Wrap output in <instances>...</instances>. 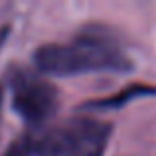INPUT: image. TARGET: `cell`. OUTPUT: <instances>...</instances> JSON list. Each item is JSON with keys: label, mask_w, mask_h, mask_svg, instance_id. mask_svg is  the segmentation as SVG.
Wrapping results in <instances>:
<instances>
[{"label": "cell", "mask_w": 156, "mask_h": 156, "mask_svg": "<svg viewBox=\"0 0 156 156\" xmlns=\"http://www.w3.org/2000/svg\"><path fill=\"white\" fill-rule=\"evenodd\" d=\"M34 142H36V138L24 134V136H20L18 140H14L8 146L4 156H34Z\"/></svg>", "instance_id": "obj_5"}, {"label": "cell", "mask_w": 156, "mask_h": 156, "mask_svg": "<svg viewBox=\"0 0 156 156\" xmlns=\"http://www.w3.org/2000/svg\"><path fill=\"white\" fill-rule=\"evenodd\" d=\"M2 103H4V89L0 85V119H2Z\"/></svg>", "instance_id": "obj_6"}, {"label": "cell", "mask_w": 156, "mask_h": 156, "mask_svg": "<svg viewBox=\"0 0 156 156\" xmlns=\"http://www.w3.org/2000/svg\"><path fill=\"white\" fill-rule=\"evenodd\" d=\"M113 125L87 115L48 129L34 142V156H103Z\"/></svg>", "instance_id": "obj_2"}, {"label": "cell", "mask_w": 156, "mask_h": 156, "mask_svg": "<svg viewBox=\"0 0 156 156\" xmlns=\"http://www.w3.org/2000/svg\"><path fill=\"white\" fill-rule=\"evenodd\" d=\"M12 109L30 125H42L59 107V91L50 79L24 67L10 71Z\"/></svg>", "instance_id": "obj_3"}, {"label": "cell", "mask_w": 156, "mask_h": 156, "mask_svg": "<svg viewBox=\"0 0 156 156\" xmlns=\"http://www.w3.org/2000/svg\"><path fill=\"white\" fill-rule=\"evenodd\" d=\"M142 97H156V85H146V83H130L125 89L117 91L115 95H109L105 99H97V101H89L85 105V109H93V111H111V109H121L126 103L134 99H142Z\"/></svg>", "instance_id": "obj_4"}, {"label": "cell", "mask_w": 156, "mask_h": 156, "mask_svg": "<svg viewBox=\"0 0 156 156\" xmlns=\"http://www.w3.org/2000/svg\"><path fill=\"white\" fill-rule=\"evenodd\" d=\"M34 65L46 75L71 77L81 73H129L133 59L121 50L107 28L87 26L63 44H44L34 53Z\"/></svg>", "instance_id": "obj_1"}, {"label": "cell", "mask_w": 156, "mask_h": 156, "mask_svg": "<svg viewBox=\"0 0 156 156\" xmlns=\"http://www.w3.org/2000/svg\"><path fill=\"white\" fill-rule=\"evenodd\" d=\"M6 34H8V28H4V30L0 32V44L4 42V38H6Z\"/></svg>", "instance_id": "obj_7"}]
</instances>
